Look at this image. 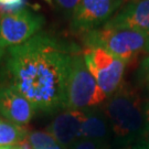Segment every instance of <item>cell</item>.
Returning <instances> with one entry per match:
<instances>
[{
    "label": "cell",
    "mask_w": 149,
    "mask_h": 149,
    "mask_svg": "<svg viewBox=\"0 0 149 149\" xmlns=\"http://www.w3.org/2000/svg\"><path fill=\"white\" fill-rule=\"evenodd\" d=\"M79 50L47 33L11 47L6 58L5 84L24 96L37 111L64 108L66 84L73 54Z\"/></svg>",
    "instance_id": "obj_1"
},
{
    "label": "cell",
    "mask_w": 149,
    "mask_h": 149,
    "mask_svg": "<svg viewBox=\"0 0 149 149\" xmlns=\"http://www.w3.org/2000/svg\"><path fill=\"white\" fill-rule=\"evenodd\" d=\"M108 98L91 74L80 49L73 54L65 93V109L83 111L101 105Z\"/></svg>",
    "instance_id": "obj_2"
},
{
    "label": "cell",
    "mask_w": 149,
    "mask_h": 149,
    "mask_svg": "<svg viewBox=\"0 0 149 149\" xmlns=\"http://www.w3.org/2000/svg\"><path fill=\"white\" fill-rule=\"evenodd\" d=\"M105 112L109 126L119 138H135L144 127V107L138 96L129 88L120 86L108 97Z\"/></svg>",
    "instance_id": "obj_3"
},
{
    "label": "cell",
    "mask_w": 149,
    "mask_h": 149,
    "mask_svg": "<svg viewBox=\"0 0 149 149\" xmlns=\"http://www.w3.org/2000/svg\"><path fill=\"white\" fill-rule=\"evenodd\" d=\"M83 36L86 47H98L112 53L125 63L130 62L146 50L149 36L135 30H117L101 27Z\"/></svg>",
    "instance_id": "obj_4"
},
{
    "label": "cell",
    "mask_w": 149,
    "mask_h": 149,
    "mask_svg": "<svg viewBox=\"0 0 149 149\" xmlns=\"http://www.w3.org/2000/svg\"><path fill=\"white\" fill-rule=\"evenodd\" d=\"M82 53L91 74L107 97H111L122 85L126 63L98 47H85Z\"/></svg>",
    "instance_id": "obj_5"
},
{
    "label": "cell",
    "mask_w": 149,
    "mask_h": 149,
    "mask_svg": "<svg viewBox=\"0 0 149 149\" xmlns=\"http://www.w3.org/2000/svg\"><path fill=\"white\" fill-rule=\"evenodd\" d=\"M45 23L42 15L27 8L0 18V33L6 48L27 42L39 33Z\"/></svg>",
    "instance_id": "obj_6"
},
{
    "label": "cell",
    "mask_w": 149,
    "mask_h": 149,
    "mask_svg": "<svg viewBox=\"0 0 149 149\" xmlns=\"http://www.w3.org/2000/svg\"><path fill=\"white\" fill-rule=\"evenodd\" d=\"M123 3L124 0H81L71 16V29L84 34L103 27Z\"/></svg>",
    "instance_id": "obj_7"
},
{
    "label": "cell",
    "mask_w": 149,
    "mask_h": 149,
    "mask_svg": "<svg viewBox=\"0 0 149 149\" xmlns=\"http://www.w3.org/2000/svg\"><path fill=\"white\" fill-rule=\"evenodd\" d=\"M103 27L135 30L149 36V0H132Z\"/></svg>",
    "instance_id": "obj_8"
},
{
    "label": "cell",
    "mask_w": 149,
    "mask_h": 149,
    "mask_svg": "<svg viewBox=\"0 0 149 149\" xmlns=\"http://www.w3.org/2000/svg\"><path fill=\"white\" fill-rule=\"evenodd\" d=\"M37 109L24 96L5 83L0 84V114L19 126L31 122Z\"/></svg>",
    "instance_id": "obj_9"
},
{
    "label": "cell",
    "mask_w": 149,
    "mask_h": 149,
    "mask_svg": "<svg viewBox=\"0 0 149 149\" xmlns=\"http://www.w3.org/2000/svg\"><path fill=\"white\" fill-rule=\"evenodd\" d=\"M86 116L84 111L66 109L55 116L49 126V133L63 148L71 147L80 139L81 127Z\"/></svg>",
    "instance_id": "obj_10"
},
{
    "label": "cell",
    "mask_w": 149,
    "mask_h": 149,
    "mask_svg": "<svg viewBox=\"0 0 149 149\" xmlns=\"http://www.w3.org/2000/svg\"><path fill=\"white\" fill-rule=\"evenodd\" d=\"M108 133V123L106 118L98 113L87 114L85 120L82 124L80 139H88L100 143Z\"/></svg>",
    "instance_id": "obj_11"
},
{
    "label": "cell",
    "mask_w": 149,
    "mask_h": 149,
    "mask_svg": "<svg viewBox=\"0 0 149 149\" xmlns=\"http://www.w3.org/2000/svg\"><path fill=\"white\" fill-rule=\"evenodd\" d=\"M26 129L0 118V147H13L26 138Z\"/></svg>",
    "instance_id": "obj_12"
},
{
    "label": "cell",
    "mask_w": 149,
    "mask_h": 149,
    "mask_svg": "<svg viewBox=\"0 0 149 149\" xmlns=\"http://www.w3.org/2000/svg\"><path fill=\"white\" fill-rule=\"evenodd\" d=\"M28 139L33 149H64L49 132H33L29 134Z\"/></svg>",
    "instance_id": "obj_13"
},
{
    "label": "cell",
    "mask_w": 149,
    "mask_h": 149,
    "mask_svg": "<svg viewBox=\"0 0 149 149\" xmlns=\"http://www.w3.org/2000/svg\"><path fill=\"white\" fill-rule=\"evenodd\" d=\"M26 8V0H0V16L11 15Z\"/></svg>",
    "instance_id": "obj_14"
},
{
    "label": "cell",
    "mask_w": 149,
    "mask_h": 149,
    "mask_svg": "<svg viewBox=\"0 0 149 149\" xmlns=\"http://www.w3.org/2000/svg\"><path fill=\"white\" fill-rule=\"evenodd\" d=\"M137 77L140 82H143L145 84L149 83V54L141 61V63L139 65Z\"/></svg>",
    "instance_id": "obj_15"
},
{
    "label": "cell",
    "mask_w": 149,
    "mask_h": 149,
    "mask_svg": "<svg viewBox=\"0 0 149 149\" xmlns=\"http://www.w3.org/2000/svg\"><path fill=\"white\" fill-rule=\"evenodd\" d=\"M55 1H56V5L64 12L70 13V15H73V12L76 10L77 6L81 2V0H55Z\"/></svg>",
    "instance_id": "obj_16"
},
{
    "label": "cell",
    "mask_w": 149,
    "mask_h": 149,
    "mask_svg": "<svg viewBox=\"0 0 149 149\" xmlns=\"http://www.w3.org/2000/svg\"><path fill=\"white\" fill-rule=\"evenodd\" d=\"M71 149H102L100 143L88 139H79L76 143L72 145Z\"/></svg>",
    "instance_id": "obj_17"
},
{
    "label": "cell",
    "mask_w": 149,
    "mask_h": 149,
    "mask_svg": "<svg viewBox=\"0 0 149 149\" xmlns=\"http://www.w3.org/2000/svg\"><path fill=\"white\" fill-rule=\"evenodd\" d=\"M144 113H145V122L147 124V126L149 128V102H147V104L144 106Z\"/></svg>",
    "instance_id": "obj_18"
},
{
    "label": "cell",
    "mask_w": 149,
    "mask_h": 149,
    "mask_svg": "<svg viewBox=\"0 0 149 149\" xmlns=\"http://www.w3.org/2000/svg\"><path fill=\"white\" fill-rule=\"evenodd\" d=\"M6 45L3 41H2V38H1V33H0V60L2 59V56H3V54L6 52Z\"/></svg>",
    "instance_id": "obj_19"
},
{
    "label": "cell",
    "mask_w": 149,
    "mask_h": 149,
    "mask_svg": "<svg viewBox=\"0 0 149 149\" xmlns=\"http://www.w3.org/2000/svg\"><path fill=\"white\" fill-rule=\"evenodd\" d=\"M145 52L149 54V38H148V42H147V45H146V50H145Z\"/></svg>",
    "instance_id": "obj_20"
},
{
    "label": "cell",
    "mask_w": 149,
    "mask_h": 149,
    "mask_svg": "<svg viewBox=\"0 0 149 149\" xmlns=\"http://www.w3.org/2000/svg\"><path fill=\"white\" fill-rule=\"evenodd\" d=\"M44 1H45V2H48L49 5L50 6H52L53 5V2H52V0H44Z\"/></svg>",
    "instance_id": "obj_21"
},
{
    "label": "cell",
    "mask_w": 149,
    "mask_h": 149,
    "mask_svg": "<svg viewBox=\"0 0 149 149\" xmlns=\"http://www.w3.org/2000/svg\"><path fill=\"white\" fill-rule=\"evenodd\" d=\"M12 147H0V149H11Z\"/></svg>",
    "instance_id": "obj_22"
},
{
    "label": "cell",
    "mask_w": 149,
    "mask_h": 149,
    "mask_svg": "<svg viewBox=\"0 0 149 149\" xmlns=\"http://www.w3.org/2000/svg\"><path fill=\"white\" fill-rule=\"evenodd\" d=\"M11 149H20V148H19L18 146H13V147H12V148H11Z\"/></svg>",
    "instance_id": "obj_23"
},
{
    "label": "cell",
    "mask_w": 149,
    "mask_h": 149,
    "mask_svg": "<svg viewBox=\"0 0 149 149\" xmlns=\"http://www.w3.org/2000/svg\"><path fill=\"white\" fill-rule=\"evenodd\" d=\"M146 85H147V87H148V91H149V83H148V84H146Z\"/></svg>",
    "instance_id": "obj_24"
}]
</instances>
